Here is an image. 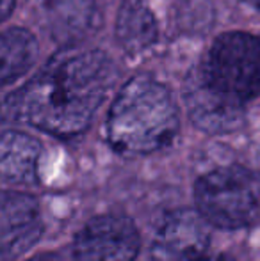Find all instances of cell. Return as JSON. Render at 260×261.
<instances>
[{
  "mask_svg": "<svg viewBox=\"0 0 260 261\" xmlns=\"http://www.w3.org/2000/svg\"><path fill=\"white\" fill-rule=\"evenodd\" d=\"M43 217L38 199L0 190V261H16L39 242Z\"/></svg>",
  "mask_w": 260,
  "mask_h": 261,
  "instance_id": "6",
  "label": "cell"
},
{
  "mask_svg": "<svg viewBox=\"0 0 260 261\" xmlns=\"http://www.w3.org/2000/svg\"><path fill=\"white\" fill-rule=\"evenodd\" d=\"M191 71L219 100L246 110L260 93V38L244 31L225 32Z\"/></svg>",
  "mask_w": 260,
  "mask_h": 261,
  "instance_id": "3",
  "label": "cell"
},
{
  "mask_svg": "<svg viewBox=\"0 0 260 261\" xmlns=\"http://www.w3.org/2000/svg\"><path fill=\"white\" fill-rule=\"evenodd\" d=\"M178 128V107L170 89L148 75L132 76L116 94L107 117L109 144L127 156L168 148Z\"/></svg>",
  "mask_w": 260,
  "mask_h": 261,
  "instance_id": "2",
  "label": "cell"
},
{
  "mask_svg": "<svg viewBox=\"0 0 260 261\" xmlns=\"http://www.w3.org/2000/svg\"><path fill=\"white\" fill-rule=\"evenodd\" d=\"M38 39L32 32L13 27L0 32V87L16 82L36 64Z\"/></svg>",
  "mask_w": 260,
  "mask_h": 261,
  "instance_id": "12",
  "label": "cell"
},
{
  "mask_svg": "<svg viewBox=\"0 0 260 261\" xmlns=\"http://www.w3.org/2000/svg\"><path fill=\"white\" fill-rule=\"evenodd\" d=\"M32 261H43V259H32Z\"/></svg>",
  "mask_w": 260,
  "mask_h": 261,
  "instance_id": "16",
  "label": "cell"
},
{
  "mask_svg": "<svg viewBox=\"0 0 260 261\" xmlns=\"http://www.w3.org/2000/svg\"><path fill=\"white\" fill-rule=\"evenodd\" d=\"M14 6H16V0H0V23L11 16Z\"/></svg>",
  "mask_w": 260,
  "mask_h": 261,
  "instance_id": "13",
  "label": "cell"
},
{
  "mask_svg": "<svg viewBox=\"0 0 260 261\" xmlns=\"http://www.w3.org/2000/svg\"><path fill=\"white\" fill-rule=\"evenodd\" d=\"M116 80V66L102 50H69L54 57L7 98L13 119L56 137L86 130Z\"/></svg>",
  "mask_w": 260,
  "mask_h": 261,
  "instance_id": "1",
  "label": "cell"
},
{
  "mask_svg": "<svg viewBox=\"0 0 260 261\" xmlns=\"http://www.w3.org/2000/svg\"><path fill=\"white\" fill-rule=\"evenodd\" d=\"M43 146L21 130H0V178L13 183H34Z\"/></svg>",
  "mask_w": 260,
  "mask_h": 261,
  "instance_id": "10",
  "label": "cell"
},
{
  "mask_svg": "<svg viewBox=\"0 0 260 261\" xmlns=\"http://www.w3.org/2000/svg\"><path fill=\"white\" fill-rule=\"evenodd\" d=\"M184 101L195 126L207 134H230L244 123V110L225 103L216 94L205 89L193 71L184 82Z\"/></svg>",
  "mask_w": 260,
  "mask_h": 261,
  "instance_id": "8",
  "label": "cell"
},
{
  "mask_svg": "<svg viewBox=\"0 0 260 261\" xmlns=\"http://www.w3.org/2000/svg\"><path fill=\"white\" fill-rule=\"evenodd\" d=\"M196 210L210 226L221 229L248 227L260 215V181L239 165L219 167L195 185Z\"/></svg>",
  "mask_w": 260,
  "mask_h": 261,
  "instance_id": "4",
  "label": "cell"
},
{
  "mask_svg": "<svg viewBox=\"0 0 260 261\" xmlns=\"http://www.w3.org/2000/svg\"><path fill=\"white\" fill-rule=\"evenodd\" d=\"M210 245V224L198 210L180 208L164 219L155 251L166 261H203Z\"/></svg>",
  "mask_w": 260,
  "mask_h": 261,
  "instance_id": "7",
  "label": "cell"
},
{
  "mask_svg": "<svg viewBox=\"0 0 260 261\" xmlns=\"http://www.w3.org/2000/svg\"><path fill=\"white\" fill-rule=\"evenodd\" d=\"M116 39L130 55L143 54L157 41V21L145 0H122L116 16Z\"/></svg>",
  "mask_w": 260,
  "mask_h": 261,
  "instance_id": "11",
  "label": "cell"
},
{
  "mask_svg": "<svg viewBox=\"0 0 260 261\" xmlns=\"http://www.w3.org/2000/svg\"><path fill=\"white\" fill-rule=\"evenodd\" d=\"M244 2L251 4V6H255V7H258V9H260V0H244Z\"/></svg>",
  "mask_w": 260,
  "mask_h": 261,
  "instance_id": "15",
  "label": "cell"
},
{
  "mask_svg": "<svg viewBox=\"0 0 260 261\" xmlns=\"http://www.w3.org/2000/svg\"><path fill=\"white\" fill-rule=\"evenodd\" d=\"M141 247L135 224L125 215L91 219L73 242L75 261H134Z\"/></svg>",
  "mask_w": 260,
  "mask_h": 261,
  "instance_id": "5",
  "label": "cell"
},
{
  "mask_svg": "<svg viewBox=\"0 0 260 261\" xmlns=\"http://www.w3.org/2000/svg\"><path fill=\"white\" fill-rule=\"evenodd\" d=\"M203 261H233V259L226 258V256H218V258H210V259H203Z\"/></svg>",
  "mask_w": 260,
  "mask_h": 261,
  "instance_id": "14",
  "label": "cell"
},
{
  "mask_svg": "<svg viewBox=\"0 0 260 261\" xmlns=\"http://www.w3.org/2000/svg\"><path fill=\"white\" fill-rule=\"evenodd\" d=\"M54 39L75 46L93 32L98 11L94 0H41Z\"/></svg>",
  "mask_w": 260,
  "mask_h": 261,
  "instance_id": "9",
  "label": "cell"
}]
</instances>
